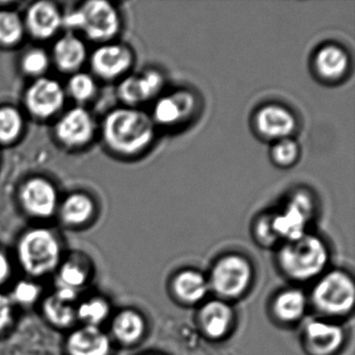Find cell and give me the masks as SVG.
Returning a JSON list of instances; mask_svg holds the SVG:
<instances>
[{"label":"cell","instance_id":"cell-24","mask_svg":"<svg viewBox=\"0 0 355 355\" xmlns=\"http://www.w3.org/2000/svg\"><path fill=\"white\" fill-rule=\"evenodd\" d=\"M58 66L64 71H74L84 64L87 49L84 43L72 34L62 37L53 49Z\"/></svg>","mask_w":355,"mask_h":355},{"label":"cell","instance_id":"cell-9","mask_svg":"<svg viewBox=\"0 0 355 355\" xmlns=\"http://www.w3.org/2000/svg\"><path fill=\"white\" fill-rule=\"evenodd\" d=\"M82 28L89 38L94 41H110L121 28L119 12L112 3L103 0H93L80 8Z\"/></svg>","mask_w":355,"mask_h":355},{"label":"cell","instance_id":"cell-25","mask_svg":"<svg viewBox=\"0 0 355 355\" xmlns=\"http://www.w3.org/2000/svg\"><path fill=\"white\" fill-rule=\"evenodd\" d=\"M306 311V297L302 291L288 288L276 296L273 302V313L284 323L299 321Z\"/></svg>","mask_w":355,"mask_h":355},{"label":"cell","instance_id":"cell-7","mask_svg":"<svg viewBox=\"0 0 355 355\" xmlns=\"http://www.w3.org/2000/svg\"><path fill=\"white\" fill-rule=\"evenodd\" d=\"M252 280V267L248 259L238 254L222 257L214 266L209 288L226 299L236 298L246 292Z\"/></svg>","mask_w":355,"mask_h":355},{"label":"cell","instance_id":"cell-1","mask_svg":"<svg viewBox=\"0 0 355 355\" xmlns=\"http://www.w3.org/2000/svg\"><path fill=\"white\" fill-rule=\"evenodd\" d=\"M157 128L139 107L114 110L105 118L103 137L107 146L125 157H136L150 148L157 138Z\"/></svg>","mask_w":355,"mask_h":355},{"label":"cell","instance_id":"cell-2","mask_svg":"<svg viewBox=\"0 0 355 355\" xmlns=\"http://www.w3.org/2000/svg\"><path fill=\"white\" fill-rule=\"evenodd\" d=\"M17 261L30 277L41 278L55 273L63 261V248L57 234L37 227L22 234L17 244Z\"/></svg>","mask_w":355,"mask_h":355},{"label":"cell","instance_id":"cell-21","mask_svg":"<svg viewBox=\"0 0 355 355\" xmlns=\"http://www.w3.org/2000/svg\"><path fill=\"white\" fill-rule=\"evenodd\" d=\"M114 338L123 345H134L146 331L144 318L135 309H123L114 317L111 325Z\"/></svg>","mask_w":355,"mask_h":355},{"label":"cell","instance_id":"cell-36","mask_svg":"<svg viewBox=\"0 0 355 355\" xmlns=\"http://www.w3.org/2000/svg\"><path fill=\"white\" fill-rule=\"evenodd\" d=\"M12 271H13V267H12L11 259L5 251L0 249V286L9 282Z\"/></svg>","mask_w":355,"mask_h":355},{"label":"cell","instance_id":"cell-35","mask_svg":"<svg viewBox=\"0 0 355 355\" xmlns=\"http://www.w3.org/2000/svg\"><path fill=\"white\" fill-rule=\"evenodd\" d=\"M14 322V304L9 295L0 293V334L12 327Z\"/></svg>","mask_w":355,"mask_h":355},{"label":"cell","instance_id":"cell-12","mask_svg":"<svg viewBox=\"0 0 355 355\" xmlns=\"http://www.w3.org/2000/svg\"><path fill=\"white\" fill-rule=\"evenodd\" d=\"M134 53L130 47L110 43L99 47L93 53L91 64L95 73L107 80L124 76L134 64Z\"/></svg>","mask_w":355,"mask_h":355},{"label":"cell","instance_id":"cell-8","mask_svg":"<svg viewBox=\"0 0 355 355\" xmlns=\"http://www.w3.org/2000/svg\"><path fill=\"white\" fill-rule=\"evenodd\" d=\"M252 128L261 140L274 143L286 138H294L298 128L296 114L278 103H267L255 110Z\"/></svg>","mask_w":355,"mask_h":355},{"label":"cell","instance_id":"cell-16","mask_svg":"<svg viewBox=\"0 0 355 355\" xmlns=\"http://www.w3.org/2000/svg\"><path fill=\"white\" fill-rule=\"evenodd\" d=\"M65 348L68 355H110L112 340L101 327L82 325L70 332Z\"/></svg>","mask_w":355,"mask_h":355},{"label":"cell","instance_id":"cell-19","mask_svg":"<svg viewBox=\"0 0 355 355\" xmlns=\"http://www.w3.org/2000/svg\"><path fill=\"white\" fill-rule=\"evenodd\" d=\"M199 322L207 336L218 340L225 336L232 328L234 311L225 301L211 300L200 309Z\"/></svg>","mask_w":355,"mask_h":355},{"label":"cell","instance_id":"cell-28","mask_svg":"<svg viewBox=\"0 0 355 355\" xmlns=\"http://www.w3.org/2000/svg\"><path fill=\"white\" fill-rule=\"evenodd\" d=\"M301 147L295 138H286L272 143L270 159L276 167L288 169L296 165L300 159Z\"/></svg>","mask_w":355,"mask_h":355},{"label":"cell","instance_id":"cell-15","mask_svg":"<svg viewBox=\"0 0 355 355\" xmlns=\"http://www.w3.org/2000/svg\"><path fill=\"white\" fill-rule=\"evenodd\" d=\"M21 202L24 209L33 217L49 218L57 209V191L47 180L33 178L22 188Z\"/></svg>","mask_w":355,"mask_h":355},{"label":"cell","instance_id":"cell-4","mask_svg":"<svg viewBox=\"0 0 355 355\" xmlns=\"http://www.w3.org/2000/svg\"><path fill=\"white\" fill-rule=\"evenodd\" d=\"M317 199L311 191L297 188L290 193L282 209L270 213L272 230L277 239L296 240L307 232V226L315 217Z\"/></svg>","mask_w":355,"mask_h":355},{"label":"cell","instance_id":"cell-6","mask_svg":"<svg viewBox=\"0 0 355 355\" xmlns=\"http://www.w3.org/2000/svg\"><path fill=\"white\" fill-rule=\"evenodd\" d=\"M200 109L198 94L189 88H180L157 97L150 116L157 130H176L193 121Z\"/></svg>","mask_w":355,"mask_h":355},{"label":"cell","instance_id":"cell-5","mask_svg":"<svg viewBox=\"0 0 355 355\" xmlns=\"http://www.w3.org/2000/svg\"><path fill=\"white\" fill-rule=\"evenodd\" d=\"M315 309L328 315H345L355 301L354 282L346 272L334 270L325 274L313 288Z\"/></svg>","mask_w":355,"mask_h":355},{"label":"cell","instance_id":"cell-14","mask_svg":"<svg viewBox=\"0 0 355 355\" xmlns=\"http://www.w3.org/2000/svg\"><path fill=\"white\" fill-rule=\"evenodd\" d=\"M78 292L57 288L42 302L45 320L53 327L66 329L71 327L76 320Z\"/></svg>","mask_w":355,"mask_h":355},{"label":"cell","instance_id":"cell-30","mask_svg":"<svg viewBox=\"0 0 355 355\" xmlns=\"http://www.w3.org/2000/svg\"><path fill=\"white\" fill-rule=\"evenodd\" d=\"M24 120L19 112L13 107L0 109V143H11L19 136Z\"/></svg>","mask_w":355,"mask_h":355},{"label":"cell","instance_id":"cell-32","mask_svg":"<svg viewBox=\"0 0 355 355\" xmlns=\"http://www.w3.org/2000/svg\"><path fill=\"white\" fill-rule=\"evenodd\" d=\"M70 94L78 101H86L95 94L96 87L94 80L86 73H78L69 80Z\"/></svg>","mask_w":355,"mask_h":355},{"label":"cell","instance_id":"cell-10","mask_svg":"<svg viewBox=\"0 0 355 355\" xmlns=\"http://www.w3.org/2000/svg\"><path fill=\"white\" fill-rule=\"evenodd\" d=\"M166 76L161 70L149 68L123 78L118 88L120 99L130 107L155 101L165 90Z\"/></svg>","mask_w":355,"mask_h":355},{"label":"cell","instance_id":"cell-27","mask_svg":"<svg viewBox=\"0 0 355 355\" xmlns=\"http://www.w3.org/2000/svg\"><path fill=\"white\" fill-rule=\"evenodd\" d=\"M111 315V305L101 296H92L78 303L76 320L83 325L101 327Z\"/></svg>","mask_w":355,"mask_h":355},{"label":"cell","instance_id":"cell-11","mask_svg":"<svg viewBox=\"0 0 355 355\" xmlns=\"http://www.w3.org/2000/svg\"><path fill=\"white\" fill-rule=\"evenodd\" d=\"M350 53L338 43L320 45L311 58V69L315 78L324 84H338L348 76L351 70Z\"/></svg>","mask_w":355,"mask_h":355},{"label":"cell","instance_id":"cell-33","mask_svg":"<svg viewBox=\"0 0 355 355\" xmlns=\"http://www.w3.org/2000/svg\"><path fill=\"white\" fill-rule=\"evenodd\" d=\"M49 66V55L42 49H33L24 55L22 68L30 76H42Z\"/></svg>","mask_w":355,"mask_h":355},{"label":"cell","instance_id":"cell-31","mask_svg":"<svg viewBox=\"0 0 355 355\" xmlns=\"http://www.w3.org/2000/svg\"><path fill=\"white\" fill-rule=\"evenodd\" d=\"M24 26L17 14L0 11V43L13 45L24 36Z\"/></svg>","mask_w":355,"mask_h":355},{"label":"cell","instance_id":"cell-20","mask_svg":"<svg viewBox=\"0 0 355 355\" xmlns=\"http://www.w3.org/2000/svg\"><path fill=\"white\" fill-rule=\"evenodd\" d=\"M62 20L63 17L53 3L41 1L35 3L28 10L26 26L33 36L47 39L53 37L60 30Z\"/></svg>","mask_w":355,"mask_h":355},{"label":"cell","instance_id":"cell-29","mask_svg":"<svg viewBox=\"0 0 355 355\" xmlns=\"http://www.w3.org/2000/svg\"><path fill=\"white\" fill-rule=\"evenodd\" d=\"M42 288L32 279H21L16 282L9 295L14 305L31 307L40 300Z\"/></svg>","mask_w":355,"mask_h":355},{"label":"cell","instance_id":"cell-34","mask_svg":"<svg viewBox=\"0 0 355 355\" xmlns=\"http://www.w3.org/2000/svg\"><path fill=\"white\" fill-rule=\"evenodd\" d=\"M254 232L257 240L263 243V244H273L277 240V236H275L273 230H272L270 213H265L259 216L257 221H255Z\"/></svg>","mask_w":355,"mask_h":355},{"label":"cell","instance_id":"cell-17","mask_svg":"<svg viewBox=\"0 0 355 355\" xmlns=\"http://www.w3.org/2000/svg\"><path fill=\"white\" fill-rule=\"evenodd\" d=\"M344 340V330L336 324L315 320L305 326V346L313 355L334 354Z\"/></svg>","mask_w":355,"mask_h":355},{"label":"cell","instance_id":"cell-18","mask_svg":"<svg viewBox=\"0 0 355 355\" xmlns=\"http://www.w3.org/2000/svg\"><path fill=\"white\" fill-rule=\"evenodd\" d=\"M58 138L68 146L86 144L94 134V122L89 112L83 107L70 110L58 122L55 128Z\"/></svg>","mask_w":355,"mask_h":355},{"label":"cell","instance_id":"cell-23","mask_svg":"<svg viewBox=\"0 0 355 355\" xmlns=\"http://www.w3.org/2000/svg\"><path fill=\"white\" fill-rule=\"evenodd\" d=\"M172 288L174 294L180 301L194 304L207 296L209 284L200 272L184 270L174 277Z\"/></svg>","mask_w":355,"mask_h":355},{"label":"cell","instance_id":"cell-3","mask_svg":"<svg viewBox=\"0 0 355 355\" xmlns=\"http://www.w3.org/2000/svg\"><path fill=\"white\" fill-rule=\"evenodd\" d=\"M328 261L329 251L325 243L309 232L284 243L278 252L280 269L286 276L299 282L313 279L321 274Z\"/></svg>","mask_w":355,"mask_h":355},{"label":"cell","instance_id":"cell-13","mask_svg":"<svg viewBox=\"0 0 355 355\" xmlns=\"http://www.w3.org/2000/svg\"><path fill=\"white\" fill-rule=\"evenodd\" d=\"M65 94L61 85L51 78L36 80L26 93V105L33 115L49 118L63 107Z\"/></svg>","mask_w":355,"mask_h":355},{"label":"cell","instance_id":"cell-22","mask_svg":"<svg viewBox=\"0 0 355 355\" xmlns=\"http://www.w3.org/2000/svg\"><path fill=\"white\" fill-rule=\"evenodd\" d=\"M90 265L88 259L80 255H73L62 261L57 271V288L80 291L88 284L90 279Z\"/></svg>","mask_w":355,"mask_h":355},{"label":"cell","instance_id":"cell-26","mask_svg":"<svg viewBox=\"0 0 355 355\" xmlns=\"http://www.w3.org/2000/svg\"><path fill=\"white\" fill-rule=\"evenodd\" d=\"M93 214H94V203L92 199L80 193L70 195L62 205V220L67 225H84L91 219Z\"/></svg>","mask_w":355,"mask_h":355}]
</instances>
